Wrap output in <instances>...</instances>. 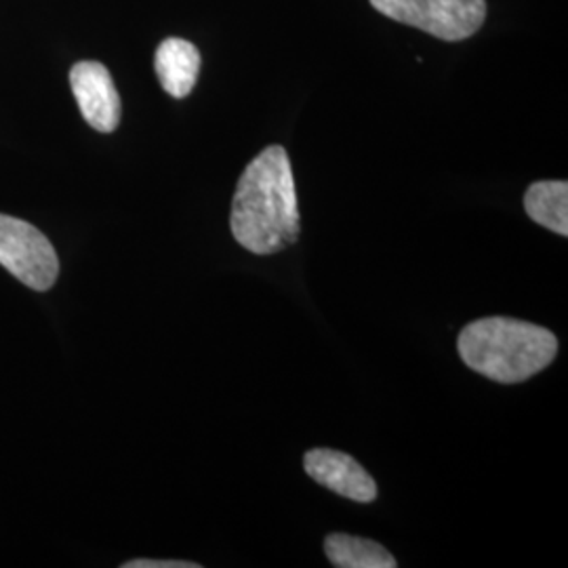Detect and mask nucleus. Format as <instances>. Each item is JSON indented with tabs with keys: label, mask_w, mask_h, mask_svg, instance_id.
Wrapping results in <instances>:
<instances>
[{
	"label": "nucleus",
	"mask_w": 568,
	"mask_h": 568,
	"mask_svg": "<svg viewBox=\"0 0 568 568\" xmlns=\"http://www.w3.org/2000/svg\"><path fill=\"white\" fill-rule=\"evenodd\" d=\"M232 234L253 255H274L297 243L302 220L288 154L270 145L244 169L234 203Z\"/></svg>",
	"instance_id": "nucleus-1"
},
{
	"label": "nucleus",
	"mask_w": 568,
	"mask_h": 568,
	"mask_svg": "<svg viewBox=\"0 0 568 568\" xmlns=\"http://www.w3.org/2000/svg\"><path fill=\"white\" fill-rule=\"evenodd\" d=\"M457 349L478 375L499 384H520L551 365L558 337L544 326L495 316L469 323L459 333Z\"/></svg>",
	"instance_id": "nucleus-2"
},
{
	"label": "nucleus",
	"mask_w": 568,
	"mask_h": 568,
	"mask_svg": "<svg viewBox=\"0 0 568 568\" xmlns=\"http://www.w3.org/2000/svg\"><path fill=\"white\" fill-rule=\"evenodd\" d=\"M371 4L389 20L450 42L476 34L487 18L485 0H371Z\"/></svg>",
	"instance_id": "nucleus-3"
},
{
	"label": "nucleus",
	"mask_w": 568,
	"mask_h": 568,
	"mask_svg": "<svg viewBox=\"0 0 568 568\" xmlns=\"http://www.w3.org/2000/svg\"><path fill=\"white\" fill-rule=\"evenodd\" d=\"M0 265L18 281L49 291L60 274V260L51 241L39 227L0 213Z\"/></svg>",
	"instance_id": "nucleus-4"
},
{
	"label": "nucleus",
	"mask_w": 568,
	"mask_h": 568,
	"mask_svg": "<svg viewBox=\"0 0 568 568\" xmlns=\"http://www.w3.org/2000/svg\"><path fill=\"white\" fill-rule=\"evenodd\" d=\"M70 84L82 119L100 133H112L121 122V98L108 68L100 61H79L70 70Z\"/></svg>",
	"instance_id": "nucleus-5"
},
{
	"label": "nucleus",
	"mask_w": 568,
	"mask_h": 568,
	"mask_svg": "<svg viewBox=\"0 0 568 568\" xmlns=\"http://www.w3.org/2000/svg\"><path fill=\"white\" fill-rule=\"evenodd\" d=\"M304 467L312 480L352 501L371 504L377 499L373 476L342 450L312 448L305 453Z\"/></svg>",
	"instance_id": "nucleus-6"
},
{
	"label": "nucleus",
	"mask_w": 568,
	"mask_h": 568,
	"mask_svg": "<svg viewBox=\"0 0 568 568\" xmlns=\"http://www.w3.org/2000/svg\"><path fill=\"white\" fill-rule=\"evenodd\" d=\"M154 70L164 91L183 100L192 93L201 72V51L183 39H166L154 55Z\"/></svg>",
	"instance_id": "nucleus-7"
},
{
	"label": "nucleus",
	"mask_w": 568,
	"mask_h": 568,
	"mask_svg": "<svg viewBox=\"0 0 568 568\" xmlns=\"http://www.w3.org/2000/svg\"><path fill=\"white\" fill-rule=\"evenodd\" d=\"M326 558L337 568H396V558L382 544L333 532L325 539Z\"/></svg>",
	"instance_id": "nucleus-8"
},
{
	"label": "nucleus",
	"mask_w": 568,
	"mask_h": 568,
	"mask_svg": "<svg viewBox=\"0 0 568 568\" xmlns=\"http://www.w3.org/2000/svg\"><path fill=\"white\" fill-rule=\"evenodd\" d=\"M525 209L535 224L568 236V183H532L525 194Z\"/></svg>",
	"instance_id": "nucleus-9"
},
{
	"label": "nucleus",
	"mask_w": 568,
	"mask_h": 568,
	"mask_svg": "<svg viewBox=\"0 0 568 568\" xmlns=\"http://www.w3.org/2000/svg\"><path fill=\"white\" fill-rule=\"evenodd\" d=\"M124 568H199L201 565L196 562H187V560H148V558H140V560H131L124 562Z\"/></svg>",
	"instance_id": "nucleus-10"
}]
</instances>
